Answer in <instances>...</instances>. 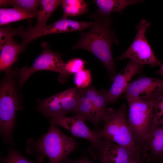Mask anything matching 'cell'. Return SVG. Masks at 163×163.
Instances as JSON below:
<instances>
[{
  "mask_svg": "<svg viewBox=\"0 0 163 163\" xmlns=\"http://www.w3.org/2000/svg\"><path fill=\"white\" fill-rule=\"evenodd\" d=\"M95 21L89 30L81 33V37L71 49H82L92 53L103 64L111 80L116 74V66L111 50L113 43L119 41L112 30L110 15L97 14L93 16Z\"/></svg>",
  "mask_w": 163,
  "mask_h": 163,
  "instance_id": "6da1fadb",
  "label": "cell"
},
{
  "mask_svg": "<svg viewBox=\"0 0 163 163\" xmlns=\"http://www.w3.org/2000/svg\"><path fill=\"white\" fill-rule=\"evenodd\" d=\"M78 145L74 139L64 134L56 125L50 123L48 131L37 140L28 139L26 151L38 160L47 157L49 163H60Z\"/></svg>",
  "mask_w": 163,
  "mask_h": 163,
  "instance_id": "7a4b0ae2",
  "label": "cell"
},
{
  "mask_svg": "<svg viewBox=\"0 0 163 163\" xmlns=\"http://www.w3.org/2000/svg\"><path fill=\"white\" fill-rule=\"evenodd\" d=\"M126 107L124 104L117 109H107L101 129L102 136L127 149L137 158H149L147 152L134 140L127 122Z\"/></svg>",
  "mask_w": 163,
  "mask_h": 163,
  "instance_id": "3957f363",
  "label": "cell"
},
{
  "mask_svg": "<svg viewBox=\"0 0 163 163\" xmlns=\"http://www.w3.org/2000/svg\"><path fill=\"white\" fill-rule=\"evenodd\" d=\"M127 101V120L133 138L139 146L147 151L145 140L152 122L153 101L138 99Z\"/></svg>",
  "mask_w": 163,
  "mask_h": 163,
  "instance_id": "277c9868",
  "label": "cell"
},
{
  "mask_svg": "<svg viewBox=\"0 0 163 163\" xmlns=\"http://www.w3.org/2000/svg\"><path fill=\"white\" fill-rule=\"evenodd\" d=\"M109 103L108 91L104 89L98 90L90 86L84 89L75 113L99 130V123L103 120Z\"/></svg>",
  "mask_w": 163,
  "mask_h": 163,
  "instance_id": "5b68a950",
  "label": "cell"
},
{
  "mask_svg": "<svg viewBox=\"0 0 163 163\" xmlns=\"http://www.w3.org/2000/svg\"><path fill=\"white\" fill-rule=\"evenodd\" d=\"M7 74L0 87V129L4 141L11 144L12 133L18 103L13 79Z\"/></svg>",
  "mask_w": 163,
  "mask_h": 163,
  "instance_id": "8992f818",
  "label": "cell"
},
{
  "mask_svg": "<svg viewBox=\"0 0 163 163\" xmlns=\"http://www.w3.org/2000/svg\"><path fill=\"white\" fill-rule=\"evenodd\" d=\"M41 45L42 52L35 59L32 65L29 67L24 66L19 70L20 87L33 73L38 71L50 70L59 73L58 81L62 83H64L70 76L65 70V63L59 53L51 51L46 42H43Z\"/></svg>",
  "mask_w": 163,
  "mask_h": 163,
  "instance_id": "52a82bcc",
  "label": "cell"
},
{
  "mask_svg": "<svg viewBox=\"0 0 163 163\" xmlns=\"http://www.w3.org/2000/svg\"><path fill=\"white\" fill-rule=\"evenodd\" d=\"M151 25L144 19L140 20L136 28L137 33L132 43L127 50L117 58L118 60L128 58L139 64L155 67L161 64L155 56L146 37V32Z\"/></svg>",
  "mask_w": 163,
  "mask_h": 163,
  "instance_id": "ba28073f",
  "label": "cell"
},
{
  "mask_svg": "<svg viewBox=\"0 0 163 163\" xmlns=\"http://www.w3.org/2000/svg\"><path fill=\"white\" fill-rule=\"evenodd\" d=\"M83 90L76 87L61 91L40 101L38 109L49 119L68 113L76 112Z\"/></svg>",
  "mask_w": 163,
  "mask_h": 163,
  "instance_id": "9c48e42d",
  "label": "cell"
},
{
  "mask_svg": "<svg viewBox=\"0 0 163 163\" xmlns=\"http://www.w3.org/2000/svg\"><path fill=\"white\" fill-rule=\"evenodd\" d=\"M88 150L101 163H128L138 158L127 149L103 137L99 145H90Z\"/></svg>",
  "mask_w": 163,
  "mask_h": 163,
  "instance_id": "30bf717a",
  "label": "cell"
},
{
  "mask_svg": "<svg viewBox=\"0 0 163 163\" xmlns=\"http://www.w3.org/2000/svg\"><path fill=\"white\" fill-rule=\"evenodd\" d=\"M49 120L50 123L63 127L73 136L88 140L91 143V145H99L103 138L101 129L91 130L85 124L84 120L77 114L69 117L65 115L56 116Z\"/></svg>",
  "mask_w": 163,
  "mask_h": 163,
  "instance_id": "8fae6325",
  "label": "cell"
},
{
  "mask_svg": "<svg viewBox=\"0 0 163 163\" xmlns=\"http://www.w3.org/2000/svg\"><path fill=\"white\" fill-rule=\"evenodd\" d=\"M14 28L10 26L0 28V70L7 74L11 73L12 66L18 61V54L24 51L21 44H18L13 38Z\"/></svg>",
  "mask_w": 163,
  "mask_h": 163,
  "instance_id": "7c38bea8",
  "label": "cell"
},
{
  "mask_svg": "<svg viewBox=\"0 0 163 163\" xmlns=\"http://www.w3.org/2000/svg\"><path fill=\"white\" fill-rule=\"evenodd\" d=\"M124 93L126 100L138 99L154 101L163 94V79L140 78L130 83Z\"/></svg>",
  "mask_w": 163,
  "mask_h": 163,
  "instance_id": "4fadbf2b",
  "label": "cell"
},
{
  "mask_svg": "<svg viewBox=\"0 0 163 163\" xmlns=\"http://www.w3.org/2000/svg\"><path fill=\"white\" fill-rule=\"evenodd\" d=\"M143 65L130 60L125 67L116 74L111 80V87L108 91L109 103H114L124 92L132 78L141 72Z\"/></svg>",
  "mask_w": 163,
  "mask_h": 163,
  "instance_id": "5bb4252c",
  "label": "cell"
},
{
  "mask_svg": "<svg viewBox=\"0 0 163 163\" xmlns=\"http://www.w3.org/2000/svg\"><path fill=\"white\" fill-rule=\"evenodd\" d=\"M93 24V22L79 21L62 18L50 25L36 29L34 33V36L37 38L52 34L81 31L91 28Z\"/></svg>",
  "mask_w": 163,
  "mask_h": 163,
  "instance_id": "9a60e30c",
  "label": "cell"
},
{
  "mask_svg": "<svg viewBox=\"0 0 163 163\" xmlns=\"http://www.w3.org/2000/svg\"><path fill=\"white\" fill-rule=\"evenodd\" d=\"M145 145L151 161L155 162L163 156V124L150 129L147 135Z\"/></svg>",
  "mask_w": 163,
  "mask_h": 163,
  "instance_id": "2e32d148",
  "label": "cell"
},
{
  "mask_svg": "<svg viewBox=\"0 0 163 163\" xmlns=\"http://www.w3.org/2000/svg\"><path fill=\"white\" fill-rule=\"evenodd\" d=\"M98 9L97 14L110 15L112 12L121 13L127 7L132 5L141 3L142 0H94Z\"/></svg>",
  "mask_w": 163,
  "mask_h": 163,
  "instance_id": "e0dca14e",
  "label": "cell"
},
{
  "mask_svg": "<svg viewBox=\"0 0 163 163\" xmlns=\"http://www.w3.org/2000/svg\"><path fill=\"white\" fill-rule=\"evenodd\" d=\"M61 0H41L40 8L37 14L35 26L37 29L46 26L47 21L56 9L61 4Z\"/></svg>",
  "mask_w": 163,
  "mask_h": 163,
  "instance_id": "ac0fdd59",
  "label": "cell"
},
{
  "mask_svg": "<svg viewBox=\"0 0 163 163\" xmlns=\"http://www.w3.org/2000/svg\"><path fill=\"white\" fill-rule=\"evenodd\" d=\"M36 16V14L28 13L15 8H1L0 26L5 25L14 22L32 18Z\"/></svg>",
  "mask_w": 163,
  "mask_h": 163,
  "instance_id": "d6986e66",
  "label": "cell"
},
{
  "mask_svg": "<svg viewBox=\"0 0 163 163\" xmlns=\"http://www.w3.org/2000/svg\"><path fill=\"white\" fill-rule=\"evenodd\" d=\"M62 5L63 18L80 16L86 13L88 11L87 4L83 0H63Z\"/></svg>",
  "mask_w": 163,
  "mask_h": 163,
  "instance_id": "ffe728a7",
  "label": "cell"
},
{
  "mask_svg": "<svg viewBox=\"0 0 163 163\" xmlns=\"http://www.w3.org/2000/svg\"><path fill=\"white\" fill-rule=\"evenodd\" d=\"M41 0H0V6L2 8L11 6L25 12L37 14Z\"/></svg>",
  "mask_w": 163,
  "mask_h": 163,
  "instance_id": "44dd1931",
  "label": "cell"
},
{
  "mask_svg": "<svg viewBox=\"0 0 163 163\" xmlns=\"http://www.w3.org/2000/svg\"><path fill=\"white\" fill-rule=\"evenodd\" d=\"M2 163H43V160L36 162L30 161L24 156L19 152L12 148L8 149V154L5 157H0Z\"/></svg>",
  "mask_w": 163,
  "mask_h": 163,
  "instance_id": "7402d4cb",
  "label": "cell"
},
{
  "mask_svg": "<svg viewBox=\"0 0 163 163\" xmlns=\"http://www.w3.org/2000/svg\"><path fill=\"white\" fill-rule=\"evenodd\" d=\"M162 124H163V94L153 101V116L150 129Z\"/></svg>",
  "mask_w": 163,
  "mask_h": 163,
  "instance_id": "603a6c76",
  "label": "cell"
},
{
  "mask_svg": "<svg viewBox=\"0 0 163 163\" xmlns=\"http://www.w3.org/2000/svg\"><path fill=\"white\" fill-rule=\"evenodd\" d=\"M74 80L78 88L84 89L89 87L92 80L91 70L84 69L75 74Z\"/></svg>",
  "mask_w": 163,
  "mask_h": 163,
  "instance_id": "cb8c5ba5",
  "label": "cell"
},
{
  "mask_svg": "<svg viewBox=\"0 0 163 163\" xmlns=\"http://www.w3.org/2000/svg\"><path fill=\"white\" fill-rule=\"evenodd\" d=\"M85 62L82 59L75 58L72 59L65 63V69L70 75L84 69Z\"/></svg>",
  "mask_w": 163,
  "mask_h": 163,
  "instance_id": "d4e9b609",
  "label": "cell"
},
{
  "mask_svg": "<svg viewBox=\"0 0 163 163\" xmlns=\"http://www.w3.org/2000/svg\"><path fill=\"white\" fill-rule=\"evenodd\" d=\"M60 163H94L85 156H83L78 159L71 160L67 158L64 159Z\"/></svg>",
  "mask_w": 163,
  "mask_h": 163,
  "instance_id": "484cf974",
  "label": "cell"
},
{
  "mask_svg": "<svg viewBox=\"0 0 163 163\" xmlns=\"http://www.w3.org/2000/svg\"><path fill=\"white\" fill-rule=\"evenodd\" d=\"M149 159L145 158H139L135 159L128 163H145V162H149Z\"/></svg>",
  "mask_w": 163,
  "mask_h": 163,
  "instance_id": "4316f807",
  "label": "cell"
},
{
  "mask_svg": "<svg viewBox=\"0 0 163 163\" xmlns=\"http://www.w3.org/2000/svg\"><path fill=\"white\" fill-rule=\"evenodd\" d=\"M155 73L163 77V64L161 66L159 70Z\"/></svg>",
  "mask_w": 163,
  "mask_h": 163,
  "instance_id": "83f0119b",
  "label": "cell"
},
{
  "mask_svg": "<svg viewBox=\"0 0 163 163\" xmlns=\"http://www.w3.org/2000/svg\"><path fill=\"white\" fill-rule=\"evenodd\" d=\"M155 162L156 163H163V156Z\"/></svg>",
  "mask_w": 163,
  "mask_h": 163,
  "instance_id": "f1b7e54d",
  "label": "cell"
}]
</instances>
